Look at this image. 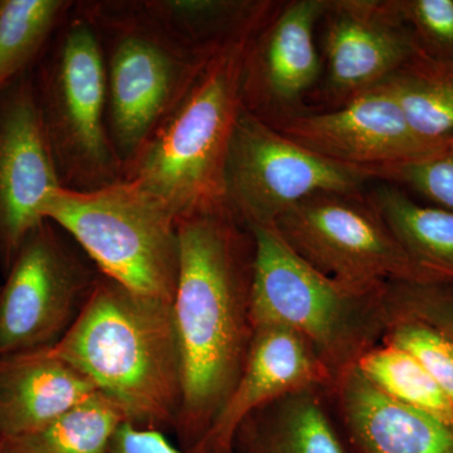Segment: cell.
Here are the masks:
<instances>
[{
  "mask_svg": "<svg viewBox=\"0 0 453 453\" xmlns=\"http://www.w3.org/2000/svg\"><path fill=\"white\" fill-rule=\"evenodd\" d=\"M178 234L173 312L183 389L173 432L190 453L234 392L251 349L256 241L228 210L184 217Z\"/></svg>",
  "mask_w": 453,
  "mask_h": 453,
  "instance_id": "6da1fadb",
  "label": "cell"
},
{
  "mask_svg": "<svg viewBox=\"0 0 453 453\" xmlns=\"http://www.w3.org/2000/svg\"><path fill=\"white\" fill-rule=\"evenodd\" d=\"M53 351L138 427L174 429L181 357L173 303L101 276L79 320Z\"/></svg>",
  "mask_w": 453,
  "mask_h": 453,
  "instance_id": "7a4b0ae2",
  "label": "cell"
},
{
  "mask_svg": "<svg viewBox=\"0 0 453 453\" xmlns=\"http://www.w3.org/2000/svg\"><path fill=\"white\" fill-rule=\"evenodd\" d=\"M256 32L208 59L186 96L122 173V180L162 202L178 220L228 210L226 157L243 110L244 53Z\"/></svg>",
  "mask_w": 453,
  "mask_h": 453,
  "instance_id": "3957f363",
  "label": "cell"
},
{
  "mask_svg": "<svg viewBox=\"0 0 453 453\" xmlns=\"http://www.w3.org/2000/svg\"><path fill=\"white\" fill-rule=\"evenodd\" d=\"M251 231L256 241L255 326L283 325L300 334L333 380L383 342L392 323L386 282L338 281L292 251L275 226Z\"/></svg>",
  "mask_w": 453,
  "mask_h": 453,
  "instance_id": "277c9868",
  "label": "cell"
},
{
  "mask_svg": "<svg viewBox=\"0 0 453 453\" xmlns=\"http://www.w3.org/2000/svg\"><path fill=\"white\" fill-rule=\"evenodd\" d=\"M32 77L62 188L86 192L121 180L107 130L103 46L76 2Z\"/></svg>",
  "mask_w": 453,
  "mask_h": 453,
  "instance_id": "5b68a950",
  "label": "cell"
},
{
  "mask_svg": "<svg viewBox=\"0 0 453 453\" xmlns=\"http://www.w3.org/2000/svg\"><path fill=\"white\" fill-rule=\"evenodd\" d=\"M42 217L70 235L104 276L131 291L173 303L179 276L178 219L127 180L100 189L58 188Z\"/></svg>",
  "mask_w": 453,
  "mask_h": 453,
  "instance_id": "8992f818",
  "label": "cell"
},
{
  "mask_svg": "<svg viewBox=\"0 0 453 453\" xmlns=\"http://www.w3.org/2000/svg\"><path fill=\"white\" fill-rule=\"evenodd\" d=\"M76 5L103 46L107 130L124 173L211 57L193 55L166 40L134 14L127 0H81Z\"/></svg>",
  "mask_w": 453,
  "mask_h": 453,
  "instance_id": "52a82bcc",
  "label": "cell"
},
{
  "mask_svg": "<svg viewBox=\"0 0 453 453\" xmlns=\"http://www.w3.org/2000/svg\"><path fill=\"white\" fill-rule=\"evenodd\" d=\"M101 276L61 226L43 220L0 283V357L56 347L79 320Z\"/></svg>",
  "mask_w": 453,
  "mask_h": 453,
  "instance_id": "ba28073f",
  "label": "cell"
},
{
  "mask_svg": "<svg viewBox=\"0 0 453 453\" xmlns=\"http://www.w3.org/2000/svg\"><path fill=\"white\" fill-rule=\"evenodd\" d=\"M226 202L247 228L275 225L285 211L318 193H360L362 170L330 162L242 110L229 145Z\"/></svg>",
  "mask_w": 453,
  "mask_h": 453,
  "instance_id": "9c48e42d",
  "label": "cell"
},
{
  "mask_svg": "<svg viewBox=\"0 0 453 453\" xmlns=\"http://www.w3.org/2000/svg\"><path fill=\"white\" fill-rule=\"evenodd\" d=\"M273 226L306 264L338 281L434 282L405 253L365 192L318 193Z\"/></svg>",
  "mask_w": 453,
  "mask_h": 453,
  "instance_id": "30bf717a",
  "label": "cell"
},
{
  "mask_svg": "<svg viewBox=\"0 0 453 453\" xmlns=\"http://www.w3.org/2000/svg\"><path fill=\"white\" fill-rule=\"evenodd\" d=\"M319 26L325 110L386 82L421 50L395 0H327Z\"/></svg>",
  "mask_w": 453,
  "mask_h": 453,
  "instance_id": "8fae6325",
  "label": "cell"
},
{
  "mask_svg": "<svg viewBox=\"0 0 453 453\" xmlns=\"http://www.w3.org/2000/svg\"><path fill=\"white\" fill-rule=\"evenodd\" d=\"M327 0L277 2L244 53L242 103L268 125L308 111L303 100L323 79L316 29Z\"/></svg>",
  "mask_w": 453,
  "mask_h": 453,
  "instance_id": "7c38bea8",
  "label": "cell"
},
{
  "mask_svg": "<svg viewBox=\"0 0 453 453\" xmlns=\"http://www.w3.org/2000/svg\"><path fill=\"white\" fill-rule=\"evenodd\" d=\"M271 127L330 162L362 170L368 178L374 170L412 160L445 140L419 136L384 83L344 105L308 110Z\"/></svg>",
  "mask_w": 453,
  "mask_h": 453,
  "instance_id": "4fadbf2b",
  "label": "cell"
},
{
  "mask_svg": "<svg viewBox=\"0 0 453 453\" xmlns=\"http://www.w3.org/2000/svg\"><path fill=\"white\" fill-rule=\"evenodd\" d=\"M35 101L32 73L0 91V271L8 273L27 237L41 225L42 205L61 188Z\"/></svg>",
  "mask_w": 453,
  "mask_h": 453,
  "instance_id": "5bb4252c",
  "label": "cell"
},
{
  "mask_svg": "<svg viewBox=\"0 0 453 453\" xmlns=\"http://www.w3.org/2000/svg\"><path fill=\"white\" fill-rule=\"evenodd\" d=\"M332 381L300 334L283 325H257L234 392L190 453H234L237 429L250 414L283 395L310 387H329Z\"/></svg>",
  "mask_w": 453,
  "mask_h": 453,
  "instance_id": "9a60e30c",
  "label": "cell"
},
{
  "mask_svg": "<svg viewBox=\"0 0 453 453\" xmlns=\"http://www.w3.org/2000/svg\"><path fill=\"white\" fill-rule=\"evenodd\" d=\"M327 393L353 453H453V425L387 395L357 365Z\"/></svg>",
  "mask_w": 453,
  "mask_h": 453,
  "instance_id": "2e32d148",
  "label": "cell"
},
{
  "mask_svg": "<svg viewBox=\"0 0 453 453\" xmlns=\"http://www.w3.org/2000/svg\"><path fill=\"white\" fill-rule=\"evenodd\" d=\"M98 395L95 384L53 349L0 357V440L58 421Z\"/></svg>",
  "mask_w": 453,
  "mask_h": 453,
  "instance_id": "e0dca14e",
  "label": "cell"
},
{
  "mask_svg": "<svg viewBox=\"0 0 453 453\" xmlns=\"http://www.w3.org/2000/svg\"><path fill=\"white\" fill-rule=\"evenodd\" d=\"M327 388L297 390L256 410L237 429L234 453H353Z\"/></svg>",
  "mask_w": 453,
  "mask_h": 453,
  "instance_id": "ac0fdd59",
  "label": "cell"
},
{
  "mask_svg": "<svg viewBox=\"0 0 453 453\" xmlns=\"http://www.w3.org/2000/svg\"><path fill=\"white\" fill-rule=\"evenodd\" d=\"M134 14L166 40L210 58L257 31L277 2L270 0H127Z\"/></svg>",
  "mask_w": 453,
  "mask_h": 453,
  "instance_id": "d6986e66",
  "label": "cell"
},
{
  "mask_svg": "<svg viewBox=\"0 0 453 453\" xmlns=\"http://www.w3.org/2000/svg\"><path fill=\"white\" fill-rule=\"evenodd\" d=\"M365 195L423 273L434 281L453 280V211L423 205L403 188L386 181H378Z\"/></svg>",
  "mask_w": 453,
  "mask_h": 453,
  "instance_id": "ffe728a7",
  "label": "cell"
},
{
  "mask_svg": "<svg viewBox=\"0 0 453 453\" xmlns=\"http://www.w3.org/2000/svg\"><path fill=\"white\" fill-rule=\"evenodd\" d=\"M383 83L419 136L429 142L453 136V62L419 50Z\"/></svg>",
  "mask_w": 453,
  "mask_h": 453,
  "instance_id": "44dd1931",
  "label": "cell"
},
{
  "mask_svg": "<svg viewBox=\"0 0 453 453\" xmlns=\"http://www.w3.org/2000/svg\"><path fill=\"white\" fill-rule=\"evenodd\" d=\"M73 7V0H0V91L35 70Z\"/></svg>",
  "mask_w": 453,
  "mask_h": 453,
  "instance_id": "7402d4cb",
  "label": "cell"
},
{
  "mask_svg": "<svg viewBox=\"0 0 453 453\" xmlns=\"http://www.w3.org/2000/svg\"><path fill=\"white\" fill-rule=\"evenodd\" d=\"M125 422L120 408L98 393L46 427L0 440V453H107Z\"/></svg>",
  "mask_w": 453,
  "mask_h": 453,
  "instance_id": "603a6c76",
  "label": "cell"
},
{
  "mask_svg": "<svg viewBox=\"0 0 453 453\" xmlns=\"http://www.w3.org/2000/svg\"><path fill=\"white\" fill-rule=\"evenodd\" d=\"M357 369L377 388L453 425V404L425 366L404 349L381 342L357 362Z\"/></svg>",
  "mask_w": 453,
  "mask_h": 453,
  "instance_id": "cb8c5ba5",
  "label": "cell"
},
{
  "mask_svg": "<svg viewBox=\"0 0 453 453\" xmlns=\"http://www.w3.org/2000/svg\"><path fill=\"white\" fill-rule=\"evenodd\" d=\"M369 179L408 188L434 207L453 211V136L412 160L369 173Z\"/></svg>",
  "mask_w": 453,
  "mask_h": 453,
  "instance_id": "d4e9b609",
  "label": "cell"
},
{
  "mask_svg": "<svg viewBox=\"0 0 453 453\" xmlns=\"http://www.w3.org/2000/svg\"><path fill=\"white\" fill-rule=\"evenodd\" d=\"M383 342L412 354L453 404V342L432 325L412 318H392Z\"/></svg>",
  "mask_w": 453,
  "mask_h": 453,
  "instance_id": "484cf974",
  "label": "cell"
},
{
  "mask_svg": "<svg viewBox=\"0 0 453 453\" xmlns=\"http://www.w3.org/2000/svg\"><path fill=\"white\" fill-rule=\"evenodd\" d=\"M392 318H412L432 325L453 342V280L451 281H386Z\"/></svg>",
  "mask_w": 453,
  "mask_h": 453,
  "instance_id": "4316f807",
  "label": "cell"
},
{
  "mask_svg": "<svg viewBox=\"0 0 453 453\" xmlns=\"http://www.w3.org/2000/svg\"><path fill=\"white\" fill-rule=\"evenodd\" d=\"M426 55L453 62V0H395Z\"/></svg>",
  "mask_w": 453,
  "mask_h": 453,
  "instance_id": "83f0119b",
  "label": "cell"
},
{
  "mask_svg": "<svg viewBox=\"0 0 453 453\" xmlns=\"http://www.w3.org/2000/svg\"><path fill=\"white\" fill-rule=\"evenodd\" d=\"M107 453H189L173 445L163 431L122 423Z\"/></svg>",
  "mask_w": 453,
  "mask_h": 453,
  "instance_id": "f1b7e54d",
  "label": "cell"
}]
</instances>
